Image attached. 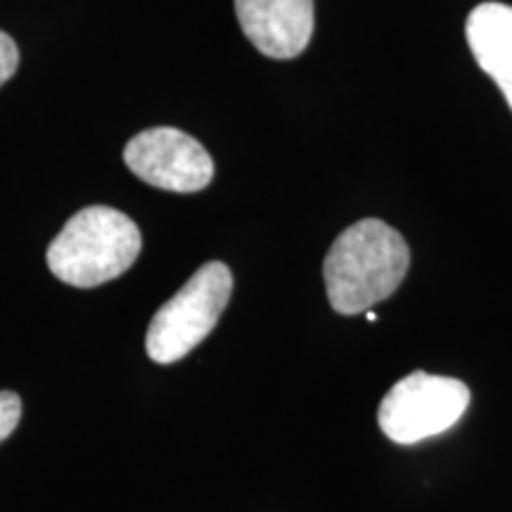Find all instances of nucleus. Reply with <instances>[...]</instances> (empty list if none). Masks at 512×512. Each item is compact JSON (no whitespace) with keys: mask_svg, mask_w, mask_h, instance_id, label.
Returning a JSON list of instances; mask_svg holds the SVG:
<instances>
[{"mask_svg":"<svg viewBox=\"0 0 512 512\" xmlns=\"http://www.w3.org/2000/svg\"><path fill=\"white\" fill-rule=\"evenodd\" d=\"M411 249L392 226L363 219L344 230L325 256L323 278L332 309L342 316L370 311L399 290Z\"/></svg>","mask_w":512,"mask_h":512,"instance_id":"1","label":"nucleus"},{"mask_svg":"<svg viewBox=\"0 0 512 512\" xmlns=\"http://www.w3.org/2000/svg\"><path fill=\"white\" fill-rule=\"evenodd\" d=\"M143 235L124 211L86 207L67 221L48 247V268L72 287H98L136 264Z\"/></svg>","mask_w":512,"mask_h":512,"instance_id":"2","label":"nucleus"},{"mask_svg":"<svg viewBox=\"0 0 512 512\" xmlns=\"http://www.w3.org/2000/svg\"><path fill=\"white\" fill-rule=\"evenodd\" d=\"M233 292V273L221 261L204 264L192 278L155 313L147 328L145 349L155 363L169 366L204 342L226 311Z\"/></svg>","mask_w":512,"mask_h":512,"instance_id":"3","label":"nucleus"},{"mask_svg":"<svg viewBox=\"0 0 512 512\" xmlns=\"http://www.w3.org/2000/svg\"><path fill=\"white\" fill-rule=\"evenodd\" d=\"M467 406L470 389L465 382L415 370L389 389L377 411V422L396 444L411 446L451 430Z\"/></svg>","mask_w":512,"mask_h":512,"instance_id":"4","label":"nucleus"},{"mask_svg":"<svg viewBox=\"0 0 512 512\" xmlns=\"http://www.w3.org/2000/svg\"><path fill=\"white\" fill-rule=\"evenodd\" d=\"M124 162L140 181L169 192H200L214 178V162L200 140L171 126L147 128L128 140Z\"/></svg>","mask_w":512,"mask_h":512,"instance_id":"5","label":"nucleus"},{"mask_svg":"<svg viewBox=\"0 0 512 512\" xmlns=\"http://www.w3.org/2000/svg\"><path fill=\"white\" fill-rule=\"evenodd\" d=\"M240 27L261 55L292 60L313 36V0H235Z\"/></svg>","mask_w":512,"mask_h":512,"instance_id":"6","label":"nucleus"},{"mask_svg":"<svg viewBox=\"0 0 512 512\" xmlns=\"http://www.w3.org/2000/svg\"><path fill=\"white\" fill-rule=\"evenodd\" d=\"M467 43L512 110V8L503 3H482L465 24Z\"/></svg>","mask_w":512,"mask_h":512,"instance_id":"7","label":"nucleus"},{"mask_svg":"<svg viewBox=\"0 0 512 512\" xmlns=\"http://www.w3.org/2000/svg\"><path fill=\"white\" fill-rule=\"evenodd\" d=\"M22 420V399L15 392H0V444L17 430Z\"/></svg>","mask_w":512,"mask_h":512,"instance_id":"8","label":"nucleus"},{"mask_svg":"<svg viewBox=\"0 0 512 512\" xmlns=\"http://www.w3.org/2000/svg\"><path fill=\"white\" fill-rule=\"evenodd\" d=\"M17 67H19L17 43L12 41L5 31H0V86L8 83L12 76H15Z\"/></svg>","mask_w":512,"mask_h":512,"instance_id":"9","label":"nucleus"},{"mask_svg":"<svg viewBox=\"0 0 512 512\" xmlns=\"http://www.w3.org/2000/svg\"><path fill=\"white\" fill-rule=\"evenodd\" d=\"M366 316H368V320H370V323H375V320H377V316H375V313H373V311H368V313H366Z\"/></svg>","mask_w":512,"mask_h":512,"instance_id":"10","label":"nucleus"}]
</instances>
